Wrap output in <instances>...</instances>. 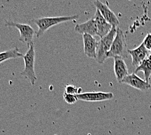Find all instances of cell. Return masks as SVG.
Masks as SVG:
<instances>
[{
  "label": "cell",
  "mask_w": 151,
  "mask_h": 135,
  "mask_svg": "<svg viewBox=\"0 0 151 135\" xmlns=\"http://www.w3.org/2000/svg\"><path fill=\"white\" fill-rule=\"evenodd\" d=\"M63 98L65 101L70 105L76 103L78 100L76 95H72V94H68L65 92L63 94Z\"/></svg>",
  "instance_id": "17"
},
{
  "label": "cell",
  "mask_w": 151,
  "mask_h": 135,
  "mask_svg": "<svg viewBox=\"0 0 151 135\" xmlns=\"http://www.w3.org/2000/svg\"><path fill=\"white\" fill-rule=\"evenodd\" d=\"M93 4L96 7V10L99 11L104 18L110 25L117 27L119 26V21L117 16L109 9L108 5L104 4V3L100 1H94L93 2Z\"/></svg>",
  "instance_id": "6"
},
{
  "label": "cell",
  "mask_w": 151,
  "mask_h": 135,
  "mask_svg": "<svg viewBox=\"0 0 151 135\" xmlns=\"http://www.w3.org/2000/svg\"><path fill=\"white\" fill-rule=\"evenodd\" d=\"M117 27L113 26L109 33L104 36L98 42V47L96 51V57L95 60L99 64H102L108 59V53L111 49L112 44L117 33Z\"/></svg>",
  "instance_id": "3"
},
{
  "label": "cell",
  "mask_w": 151,
  "mask_h": 135,
  "mask_svg": "<svg viewBox=\"0 0 151 135\" xmlns=\"http://www.w3.org/2000/svg\"><path fill=\"white\" fill-rule=\"evenodd\" d=\"M128 54L132 57V64L135 68H137L145 59L150 55V52L145 48L143 43L134 49H128Z\"/></svg>",
  "instance_id": "9"
},
{
  "label": "cell",
  "mask_w": 151,
  "mask_h": 135,
  "mask_svg": "<svg viewBox=\"0 0 151 135\" xmlns=\"http://www.w3.org/2000/svg\"><path fill=\"white\" fill-rule=\"evenodd\" d=\"M74 29L78 33L82 34V35L84 34H88L94 36H97V33H98L96 23L94 17L87 21L86 22L77 24L75 26Z\"/></svg>",
  "instance_id": "11"
},
{
  "label": "cell",
  "mask_w": 151,
  "mask_h": 135,
  "mask_svg": "<svg viewBox=\"0 0 151 135\" xmlns=\"http://www.w3.org/2000/svg\"><path fill=\"white\" fill-rule=\"evenodd\" d=\"M127 42H126L125 34L121 29L119 27L117 28V33L113 40L111 48L108 53V58H115L119 56L122 59L128 57V51Z\"/></svg>",
  "instance_id": "2"
},
{
  "label": "cell",
  "mask_w": 151,
  "mask_h": 135,
  "mask_svg": "<svg viewBox=\"0 0 151 135\" xmlns=\"http://www.w3.org/2000/svg\"><path fill=\"white\" fill-rule=\"evenodd\" d=\"M114 59V73L116 79L119 83H122L124 78L129 75L128 66L124 60L121 57L113 58Z\"/></svg>",
  "instance_id": "12"
},
{
  "label": "cell",
  "mask_w": 151,
  "mask_h": 135,
  "mask_svg": "<svg viewBox=\"0 0 151 135\" xmlns=\"http://www.w3.org/2000/svg\"><path fill=\"white\" fill-rule=\"evenodd\" d=\"M149 52H150V55H151V50H150V51H149Z\"/></svg>",
  "instance_id": "19"
},
{
  "label": "cell",
  "mask_w": 151,
  "mask_h": 135,
  "mask_svg": "<svg viewBox=\"0 0 151 135\" xmlns=\"http://www.w3.org/2000/svg\"><path fill=\"white\" fill-rule=\"evenodd\" d=\"M5 25L7 27L17 28L20 32L19 40L23 43H26L28 47L33 43V36L37 33H35L33 28L29 25L14 22L12 21H6Z\"/></svg>",
  "instance_id": "5"
},
{
  "label": "cell",
  "mask_w": 151,
  "mask_h": 135,
  "mask_svg": "<svg viewBox=\"0 0 151 135\" xmlns=\"http://www.w3.org/2000/svg\"><path fill=\"white\" fill-rule=\"evenodd\" d=\"M21 56L23 57L24 55L19 51V49L16 47L14 48L0 53V64L10 59H18Z\"/></svg>",
  "instance_id": "15"
},
{
  "label": "cell",
  "mask_w": 151,
  "mask_h": 135,
  "mask_svg": "<svg viewBox=\"0 0 151 135\" xmlns=\"http://www.w3.org/2000/svg\"><path fill=\"white\" fill-rule=\"evenodd\" d=\"M78 18H79V15L76 14L73 16H68L42 17L35 19V20H33V22L38 27H39V30H38L36 33V36L37 38H40L50 27L61 23L76 20Z\"/></svg>",
  "instance_id": "1"
},
{
  "label": "cell",
  "mask_w": 151,
  "mask_h": 135,
  "mask_svg": "<svg viewBox=\"0 0 151 135\" xmlns=\"http://www.w3.org/2000/svg\"><path fill=\"white\" fill-rule=\"evenodd\" d=\"M113 94L111 92H83L77 95L78 100L89 102L104 101L112 99L113 98Z\"/></svg>",
  "instance_id": "7"
},
{
  "label": "cell",
  "mask_w": 151,
  "mask_h": 135,
  "mask_svg": "<svg viewBox=\"0 0 151 135\" xmlns=\"http://www.w3.org/2000/svg\"><path fill=\"white\" fill-rule=\"evenodd\" d=\"M65 93L68 94H72V95H78V94H80L82 92V89L81 88H78L74 85H72V84H68L65 86Z\"/></svg>",
  "instance_id": "16"
},
{
  "label": "cell",
  "mask_w": 151,
  "mask_h": 135,
  "mask_svg": "<svg viewBox=\"0 0 151 135\" xmlns=\"http://www.w3.org/2000/svg\"><path fill=\"white\" fill-rule=\"evenodd\" d=\"M25 67L21 72L22 76L24 77L29 81L30 83L34 85L37 80V75L35 71V51L34 44L32 43L29 46V49L23 56Z\"/></svg>",
  "instance_id": "4"
},
{
  "label": "cell",
  "mask_w": 151,
  "mask_h": 135,
  "mask_svg": "<svg viewBox=\"0 0 151 135\" xmlns=\"http://www.w3.org/2000/svg\"><path fill=\"white\" fill-rule=\"evenodd\" d=\"M122 83L128 84V85L141 91H147L151 89V84L150 83H148L146 81H145V79H141L134 72L127 75L122 81Z\"/></svg>",
  "instance_id": "8"
},
{
  "label": "cell",
  "mask_w": 151,
  "mask_h": 135,
  "mask_svg": "<svg viewBox=\"0 0 151 135\" xmlns=\"http://www.w3.org/2000/svg\"><path fill=\"white\" fill-rule=\"evenodd\" d=\"M84 53L88 57L96 59L98 42L94 36L88 34H83Z\"/></svg>",
  "instance_id": "10"
},
{
  "label": "cell",
  "mask_w": 151,
  "mask_h": 135,
  "mask_svg": "<svg viewBox=\"0 0 151 135\" xmlns=\"http://www.w3.org/2000/svg\"><path fill=\"white\" fill-rule=\"evenodd\" d=\"M139 71H143L145 81L149 83L150 78L151 76V55H150L148 57L141 62V64L137 68L135 69V74L138 73Z\"/></svg>",
  "instance_id": "14"
},
{
  "label": "cell",
  "mask_w": 151,
  "mask_h": 135,
  "mask_svg": "<svg viewBox=\"0 0 151 135\" xmlns=\"http://www.w3.org/2000/svg\"><path fill=\"white\" fill-rule=\"evenodd\" d=\"M143 44L145 47V48L150 51L151 50V33H148L147 36L145 37L143 41Z\"/></svg>",
  "instance_id": "18"
},
{
  "label": "cell",
  "mask_w": 151,
  "mask_h": 135,
  "mask_svg": "<svg viewBox=\"0 0 151 135\" xmlns=\"http://www.w3.org/2000/svg\"><path fill=\"white\" fill-rule=\"evenodd\" d=\"M94 18L96 21L97 29H98L97 36H100V39H102V38L105 36L109 33L113 26L104 18L102 14H100V12L98 10L96 11Z\"/></svg>",
  "instance_id": "13"
}]
</instances>
